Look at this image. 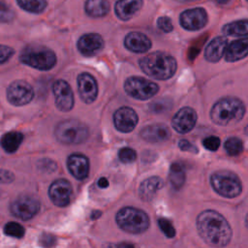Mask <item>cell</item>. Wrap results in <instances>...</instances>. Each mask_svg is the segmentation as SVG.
Here are the masks:
<instances>
[{
    "mask_svg": "<svg viewBox=\"0 0 248 248\" xmlns=\"http://www.w3.org/2000/svg\"><path fill=\"white\" fill-rule=\"evenodd\" d=\"M39 210V201L35 197L28 195L16 198L11 204V211L13 215L22 220H29L33 218Z\"/></svg>",
    "mask_w": 248,
    "mask_h": 248,
    "instance_id": "9c48e42d",
    "label": "cell"
},
{
    "mask_svg": "<svg viewBox=\"0 0 248 248\" xmlns=\"http://www.w3.org/2000/svg\"><path fill=\"white\" fill-rule=\"evenodd\" d=\"M197 122L196 111L188 107L179 109L171 120L172 128L178 133L184 134L191 131Z\"/></svg>",
    "mask_w": 248,
    "mask_h": 248,
    "instance_id": "9a60e30c",
    "label": "cell"
},
{
    "mask_svg": "<svg viewBox=\"0 0 248 248\" xmlns=\"http://www.w3.org/2000/svg\"><path fill=\"white\" fill-rule=\"evenodd\" d=\"M22 140H23V135L21 133L10 132L5 134L1 139V145L6 152L13 153L17 150Z\"/></svg>",
    "mask_w": 248,
    "mask_h": 248,
    "instance_id": "484cf974",
    "label": "cell"
},
{
    "mask_svg": "<svg viewBox=\"0 0 248 248\" xmlns=\"http://www.w3.org/2000/svg\"><path fill=\"white\" fill-rule=\"evenodd\" d=\"M18 6L30 13H35V14H39L42 13L47 3L46 0H16Z\"/></svg>",
    "mask_w": 248,
    "mask_h": 248,
    "instance_id": "f1b7e54d",
    "label": "cell"
},
{
    "mask_svg": "<svg viewBox=\"0 0 248 248\" xmlns=\"http://www.w3.org/2000/svg\"><path fill=\"white\" fill-rule=\"evenodd\" d=\"M169 180L173 188L180 189L183 186L185 181L184 169L178 164L171 165L170 169V173H169Z\"/></svg>",
    "mask_w": 248,
    "mask_h": 248,
    "instance_id": "83f0119b",
    "label": "cell"
},
{
    "mask_svg": "<svg viewBox=\"0 0 248 248\" xmlns=\"http://www.w3.org/2000/svg\"><path fill=\"white\" fill-rule=\"evenodd\" d=\"M178 2H183V3H186V2H194V1H197V0H176Z\"/></svg>",
    "mask_w": 248,
    "mask_h": 248,
    "instance_id": "bcb514c9",
    "label": "cell"
},
{
    "mask_svg": "<svg viewBox=\"0 0 248 248\" xmlns=\"http://www.w3.org/2000/svg\"><path fill=\"white\" fill-rule=\"evenodd\" d=\"M34 97L32 86L24 80H16L7 89V99L14 106H24Z\"/></svg>",
    "mask_w": 248,
    "mask_h": 248,
    "instance_id": "30bf717a",
    "label": "cell"
},
{
    "mask_svg": "<svg viewBox=\"0 0 248 248\" xmlns=\"http://www.w3.org/2000/svg\"><path fill=\"white\" fill-rule=\"evenodd\" d=\"M248 55V38L238 39L231 43L226 49V60L234 62Z\"/></svg>",
    "mask_w": 248,
    "mask_h": 248,
    "instance_id": "603a6c76",
    "label": "cell"
},
{
    "mask_svg": "<svg viewBox=\"0 0 248 248\" xmlns=\"http://www.w3.org/2000/svg\"><path fill=\"white\" fill-rule=\"evenodd\" d=\"M203 146L210 151H215L220 146V139L215 136H210L203 140Z\"/></svg>",
    "mask_w": 248,
    "mask_h": 248,
    "instance_id": "d590c367",
    "label": "cell"
},
{
    "mask_svg": "<svg viewBox=\"0 0 248 248\" xmlns=\"http://www.w3.org/2000/svg\"><path fill=\"white\" fill-rule=\"evenodd\" d=\"M19 59L22 63L35 69L46 71L56 64L55 53L44 46H29L22 50Z\"/></svg>",
    "mask_w": 248,
    "mask_h": 248,
    "instance_id": "8992f818",
    "label": "cell"
},
{
    "mask_svg": "<svg viewBox=\"0 0 248 248\" xmlns=\"http://www.w3.org/2000/svg\"><path fill=\"white\" fill-rule=\"evenodd\" d=\"M14 54V49L7 46L0 45V64L8 61Z\"/></svg>",
    "mask_w": 248,
    "mask_h": 248,
    "instance_id": "8d00e7d4",
    "label": "cell"
},
{
    "mask_svg": "<svg viewBox=\"0 0 248 248\" xmlns=\"http://www.w3.org/2000/svg\"><path fill=\"white\" fill-rule=\"evenodd\" d=\"M213 189L225 198H235L241 193V182L236 174L228 170H219L211 175Z\"/></svg>",
    "mask_w": 248,
    "mask_h": 248,
    "instance_id": "52a82bcc",
    "label": "cell"
},
{
    "mask_svg": "<svg viewBox=\"0 0 248 248\" xmlns=\"http://www.w3.org/2000/svg\"><path fill=\"white\" fill-rule=\"evenodd\" d=\"M78 88L81 100L90 104L95 101L98 95V85L95 78L88 73H82L78 78Z\"/></svg>",
    "mask_w": 248,
    "mask_h": 248,
    "instance_id": "2e32d148",
    "label": "cell"
},
{
    "mask_svg": "<svg viewBox=\"0 0 248 248\" xmlns=\"http://www.w3.org/2000/svg\"><path fill=\"white\" fill-rule=\"evenodd\" d=\"M225 149L229 155L235 156L241 153L243 149V144L240 139L238 138H230L225 142Z\"/></svg>",
    "mask_w": 248,
    "mask_h": 248,
    "instance_id": "f546056e",
    "label": "cell"
},
{
    "mask_svg": "<svg viewBox=\"0 0 248 248\" xmlns=\"http://www.w3.org/2000/svg\"><path fill=\"white\" fill-rule=\"evenodd\" d=\"M124 45L129 50L133 52L143 53L151 47V41L146 35L135 31L130 32L126 36L124 40Z\"/></svg>",
    "mask_w": 248,
    "mask_h": 248,
    "instance_id": "ac0fdd59",
    "label": "cell"
},
{
    "mask_svg": "<svg viewBox=\"0 0 248 248\" xmlns=\"http://www.w3.org/2000/svg\"><path fill=\"white\" fill-rule=\"evenodd\" d=\"M228 41L225 37H216L205 47L204 58L208 62H218L225 53Z\"/></svg>",
    "mask_w": 248,
    "mask_h": 248,
    "instance_id": "7402d4cb",
    "label": "cell"
},
{
    "mask_svg": "<svg viewBox=\"0 0 248 248\" xmlns=\"http://www.w3.org/2000/svg\"><path fill=\"white\" fill-rule=\"evenodd\" d=\"M116 223L123 231L130 233H141L149 227L147 214L136 207H123L116 214Z\"/></svg>",
    "mask_w": 248,
    "mask_h": 248,
    "instance_id": "277c9868",
    "label": "cell"
},
{
    "mask_svg": "<svg viewBox=\"0 0 248 248\" xmlns=\"http://www.w3.org/2000/svg\"><path fill=\"white\" fill-rule=\"evenodd\" d=\"M72 185L66 179H57L51 183L48 189L50 200L57 206H66L72 198Z\"/></svg>",
    "mask_w": 248,
    "mask_h": 248,
    "instance_id": "4fadbf2b",
    "label": "cell"
},
{
    "mask_svg": "<svg viewBox=\"0 0 248 248\" xmlns=\"http://www.w3.org/2000/svg\"><path fill=\"white\" fill-rule=\"evenodd\" d=\"M140 67L149 77L156 79L170 78L176 71L175 59L165 52L155 51L140 60Z\"/></svg>",
    "mask_w": 248,
    "mask_h": 248,
    "instance_id": "7a4b0ae2",
    "label": "cell"
},
{
    "mask_svg": "<svg viewBox=\"0 0 248 248\" xmlns=\"http://www.w3.org/2000/svg\"><path fill=\"white\" fill-rule=\"evenodd\" d=\"M124 89L126 93L138 100H147L153 97L159 90V86L140 77H131L128 78L124 84Z\"/></svg>",
    "mask_w": 248,
    "mask_h": 248,
    "instance_id": "ba28073f",
    "label": "cell"
},
{
    "mask_svg": "<svg viewBox=\"0 0 248 248\" xmlns=\"http://www.w3.org/2000/svg\"><path fill=\"white\" fill-rule=\"evenodd\" d=\"M14 17V11L4 1L0 0V22H10Z\"/></svg>",
    "mask_w": 248,
    "mask_h": 248,
    "instance_id": "1f68e13d",
    "label": "cell"
},
{
    "mask_svg": "<svg viewBox=\"0 0 248 248\" xmlns=\"http://www.w3.org/2000/svg\"><path fill=\"white\" fill-rule=\"evenodd\" d=\"M246 1H247V2H248V0H246Z\"/></svg>",
    "mask_w": 248,
    "mask_h": 248,
    "instance_id": "c3c4849f",
    "label": "cell"
},
{
    "mask_svg": "<svg viewBox=\"0 0 248 248\" xmlns=\"http://www.w3.org/2000/svg\"><path fill=\"white\" fill-rule=\"evenodd\" d=\"M158 225L166 236L171 238L175 235V230L172 224L168 219H165V218L158 219Z\"/></svg>",
    "mask_w": 248,
    "mask_h": 248,
    "instance_id": "836d02e7",
    "label": "cell"
},
{
    "mask_svg": "<svg viewBox=\"0 0 248 248\" xmlns=\"http://www.w3.org/2000/svg\"><path fill=\"white\" fill-rule=\"evenodd\" d=\"M207 22V14L203 8H193L184 11L180 15V24L183 28L191 31L200 30Z\"/></svg>",
    "mask_w": 248,
    "mask_h": 248,
    "instance_id": "7c38bea8",
    "label": "cell"
},
{
    "mask_svg": "<svg viewBox=\"0 0 248 248\" xmlns=\"http://www.w3.org/2000/svg\"><path fill=\"white\" fill-rule=\"evenodd\" d=\"M14 179V175L11 171L6 170H0V182L1 183H10Z\"/></svg>",
    "mask_w": 248,
    "mask_h": 248,
    "instance_id": "74e56055",
    "label": "cell"
},
{
    "mask_svg": "<svg viewBox=\"0 0 248 248\" xmlns=\"http://www.w3.org/2000/svg\"><path fill=\"white\" fill-rule=\"evenodd\" d=\"M70 172L78 179H84L89 172V161L82 154H72L67 161Z\"/></svg>",
    "mask_w": 248,
    "mask_h": 248,
    "instance_id": "d6986e66",
    "label": "cell"
},
{
    "mask_svg": "<svg viewBox=\"0 0 248 248\" xmlns=\"http://www.w3.org/2000/svg\"><path fill=\"white\" fill-rule=\"evenodd\" d=\"M54 136L62 143L77 144L83 142L87 139L88 129L78 120L67 119L57 124Z\"/></svg>",
    "mask_w": 248,
    "mask_h": 248,
    "instance_id": "5b68a950",
    "label": "cell"
},
{
    "mask_svg": "<svg viewBox=\"0 0 248 248\" xmlns=\"http://www.w3.org/2000/svg\"><path fill=\"white\" fill-rule=\"evenodd\" d=\"M98 186L100 188H106L108 186V181L107 178L105 177H101L99 180H98Z\"/></svg>",
    "mask_w": 248,
    "mask_h": 248,
    "instance_id": "b9f144b4",
    "label": "cell"
},
{
    "mask_svg": "<svg viewBox=\"0 0 248 248\" xmlns=\"http://www.w3.org/2000/svg\"><path fill=\"white\" fill-rule=\"evenodd\" d=\"M55 105L58 109L68 111L74 106V94L67 81L58 79L52 85Z\"/></svg>",
    "mask_w": 248,
    "mask_h": 248,
    "instance_id": "8fae6325",
    "label": "cell"
},
{
    "mask_svg": "<svg viewBox=\"0 0 248 248\" xmlns=\"http://www.w3.org/2000/svg\"><path fill=\"white\" fill-rule=\"evenodd\" d=\"M245 113L244 104L237 98L226 97L216 102L210 111L211 120L218 125H229L238 122Z\"/></svg>",
    "mask_w": 248,
    "mask_h": 248,
    "instance_id": "3957f363",
    "label": "cell"
},
{
    "mask_svg": "<svg viewBox=\"0 0 248 248\" xmlns=\"http://www.w3.org/2000/svg\"><path fill=\"white\" fill-rule=\"evenodd\" d=\"M167 107H168V101L167 100H165V101H163V100H158V101H156L155 103H153L151 106H150V108L154 110V111H162L163 109H166L167 108Z\"/></svg>",
    "mask_w": 248,
    "mask_h": 248,
    "instance_id": "f35d334b",
    "label": "cell"
},
{
    "mask_svg": "<svg viewBox=\"0 0 248 248\" xmlns=\"http://www.w3.org/2000/svg\"><path fill=\"white\" fill-rule=\"evenodd\" d=\"M113 123L118 131L122 133H129L137 126L138 115L133 108L129 107H122L114 112Z\"/></svg>",
    "mask_w": 248,
    "mask_h": 248,
    "instance_id": "5bb4252c",
    "label": "cell"
},
{
    "mask_svg": "<svg viewBox=\"0 0 248 248\" xmlns=\"http://www.w3.org/2000/svg\"><path fill=\"white\" fill-rule=\"evenodd\" d=\"M101 215V211H94V212H92V218L93 219H96V218H98L99 216Z\"/></svg>",
    "mask_w": 248,
    "mask_h": 248,
    "instance_id": "ee69618b",
    "label": "cell"
},
{
    "mask_svg": "<svg viewBox=\"0 0 248 248\" xmlns=\"http://www.w3.org/2000/svg\"><path fill=\"white\" fill-rule=\"evenodd\" d=\"M142 7V0H118L115 4V14L122 20L132 18Z\"/></svg>",
    "mask_w": 248,
    "mask_h": 248,
    "instance_id": "44dd1931",
    "label": "cell"
},
{
    "mask_svg": "<svg viewBox=\"0 0 248 248\" xmlns=\"http://www.w3.org/2000/svg\"><path fill=\"white\" fill-rule=\"evenodd\" d=\"M245 133L248 135V125H247V127H246V129H245Z\"/></svg>",
    "mask_w": 248,
    "mask_h": 248,
    "instance_id": "7dc6e473",
    "label": "cell"
},
{
    "mask_svg": "<svg viewBox=\"0 0 248 248\" xmlns=\"http://www.w3.org/2000/svg\"><path fill=\"white\" fill-rule=\"evenodd\" d=\"M119 160L123 163H132L137 159V153L134 149L129 147L121 148L118 152Z\"/></svg>",
    "mask_w": 248,
    "mask_h": 248,
    "instance_id": "d6a6232c",
    "label": "cell"
},
{
    "mask_svg": "<svg viewBox=\"0 0 248 248\" xmlns=\"http://www.w3.org/2000/svg\"><path fill=\"white\" fill-rule=\"evenodd\" d=\"M222 31L228 36H246L248 35V19L232 21L223 26Z\"/></svg>",
    "mask_w": 248,
    "mask_h": 248,
    "instance_id": "4316f807",
    "label": "cell"
},
{
    "mask_svg": "<svg viewBox=\"0 0 248 248\" xmlns=\"http://www.w3.org/2000/svg\"><path fill=\"white\" fill-rule=\"evenodd\" d=\"M197 229L202 238L216 248L225 247L232 237L228 221L215 210L202 211L197 218Z\"/></svg>",
    "mask_w": 248,
    "mask_h": 248,
    "instance_id": "6da1fadb",
    "label": "cell"
},
{
    "mask_svg": "<svg viewBox=\"0 0 248 248\" xmlns=\"http://www.w3.org/2000/svg\"><path fill=\"white\" fill-rule=\"evenodd\" d=\"M179 147L184 150V151H194V152H197V148L192 144L190 143L188 140H182L179 141Z\"/></svg>",
    "mask_w": 248,
    "mask_h": 248,
    "instance_id": "ab89813d",
    "label": "cell"
},
{
    "mask_svg": "<svg viewBox=\"0 0 248 248\" xmlns=\"http://www.w3.org/2000/svg\"><path fill=\"white\" fill-rule=\"evenodd\" d=\"M109 11L108 0H86L85 12L93 17H101L106 16Z\"/></svg>",
    "mask_w": 248,
    "mask_h": 248,
    "instance_id": "d4e9b609",
    "label": "cell"
},
{
    "mask_svg": "<svg viewBox=\"0 0 248 248\" xmlns=\"http://www.w3.org/2000/svg\"><path fill=\"white\" fill-rule=\"evenodd\" d=\"M116 248H135V246L129 242H121L116 245Z\"/></svg>",
    "mask_w": 248,
    "mask_h": 248,
    "instance_id": "7bdbcfd3",
    "label": "cell"
},
{
    "mask_svg": "<svg viewBox=\"0 0 248 248\" xmlns=\"http://www.w3.org/2000/svg\"><path fill=\"white\" fill-rule=\"evenodd\" d=\"M163 180L158 176H152L143 180L140 186V196L143 201H150L163 187Z\"/></svg>",
    "mask_w": 248,
    "mask_h": 248,
    "instance_id": "cb8c5ba5",
    "label": "cell"
},
{
    "mask_svg": "<svg viewBox=\"0 0 248 248\" xmlns=\"http://www.w3.org/2000/svg\"><path fill=\"white\" fill-rule=\"evenodd\" d=\"M229 1H230V0H215V2L218 3L219 5H225V4H227Z\"/></svg>",
    "mask_w": 248,
    "mask_h": 248,
    "instance_id": "f6af8a7d",
    "label": "cell"
},
{
    "mask_svg": "<svg viewBox=\"0 0 248 248\" xmlns=\"http://www.w3.org/2000/svg\"><path fill=\"white\" fill-rule=\"evenodd\" d=\"M104 40L97 33H88L81 36L78 41V50L86 56L99 53L104 47Z\"/></svg>",
    "mask_w": 248,
    "mask_h": 248,
    "instance_id": "e0dca14e",
    "label": "cell"
},
{
    "mask_svg": "<svg viewBox=\"0 0 248 248\" xmlns=\"http://www.w3.org/2000/svg\"><path fill=\"white\" fill-rule=\"evenodd\" d=\"M140 136L146 141L161 142L170 138V132L169 128L163 124H153L144 127L140 131Z\"/></svg>",
    "mask_w": 248,
    "mask_h": 248,
    "instance_id": "ffe728a7",
    "label": "cell"
},
{
    "mask_svg": "<svg viewBox=\"0 0 248 248\" xmlns=\"http://www.w3.org/2000/svg\"><path fill=\"white\" fill-rule=\"evenodd\" d=\"M157 25H158L159 29H161L163 32H166V33H169L173 29L172 22H171L170 18L168 16L159 17L157 19Z\"/></svg>",
    "mask_w": 248,
    "mask_h": 248,
    "instance_id": "e575fe53",
    "label": "cell"
},
{
    "mask_svg": "<svg viewBox=\"0 0 248 248\" xmlns=\"http://www.w3.org/2000/svg\"><path fill=\"white\" fill-rule=\"evenodd\" d=\"M4 232L7 235H10L12 237H16V238H21L24 233H25V230L24 228L16 222H9L5 225L4 227Z\"/></svg>",
    "mask_w": 248,
    "mask_h": 248,
    "instance_id": "4dcf8cb0",
    "label": "cell"
},
{
    "mask_svg": "<svg viewBox=\"0 0 248 248\" xmlns=\"http://www.w3.org/2000/svg\"><path fill=\"white\" fill-rule=\"evenodd\" d=\"M41 243L46 246V247H49V246H52L54 244V237L53 235H50V234H46L42 237L41 239Z\"/></svg>",
    "mask_w": 248,
    "mask_h": 248,
    "instance_id": "60d3db41",
    "label": "cell"
}]
</instances>
